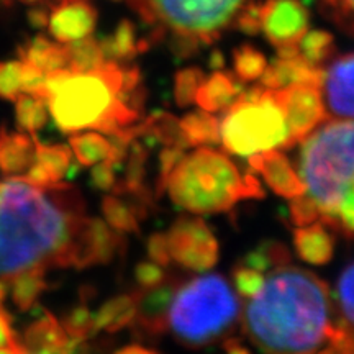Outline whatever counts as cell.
<instances>
[{"mask_svg":"<svg viewBox=\"0 0 354 354\" xmlns=\"http://www.w3.org/2000/svg\"><path fill=\"white\" fill-rule=\"evenodd\" d=\"M299 55L313 66H323L333 56L335 39L325 30H307L297 43Z\"/></svg>","mask_w":354,"mask_h":354,"instance_id":"cell-29","label":"cell"},{"mask_svg":"<svg viewBox=\"0 0 354 354\" xmlns=\"http://www.w3.org/2000/svg\"><path fill=\"white\" fill-rule=\"evenodd\" d=\"M180 130L189 146H207L220 143V120L205 110L185 113L179 120Z\"/></svg>","mask_w":354,"mask_h":354,"instance_id":"cell-25","label":"cell"},{"mask_svg":"<svg viewBox=\"0 0 354 354\" xmlns=\"http://www.w3.org/2000/svg\"><path fill=\"white\" fill-rule=\"evenodd\" d=\"M20 2H26V3H35V2H38V0H20Z\"/></svg>","mask_w":354,"mask_h":354,"instance_id":"cell-48","label":"cell"},{"mask_svg":"<svg viewBox=\"0 0 354 354\" xmlns=\"http://www.w3.org/2000/svg\"><path fill=\"white\" fill-rule=\"evenodd\" d=\"M171 259L194 272H205L218 261L220 246L209 225L197 216H180L166 233Z\"/></svg>","mask_w":354,"mask_h":354,"instance_id":"cell-9","label":"cell"},{"mask_svg":"<svg viewBox=\"0 0 354 354\" xmlns=\"http://www.w3.org/2000/svg\"><path fill=\"white\" fill-rule=\"evenodd\" d=\"M123 63L105 61L87 73L61 68L46 74L41 97L55 125L64 133L94 130L122 88Z\"/></svg>","mask_w":354,"mask_h":354,"instance_id":"cell-5","label":"cell"},{"mask_svg":"<svg viewBox=\"0 0 354 354\" xmlns=\"http://www.w3.org/2000/svg\"><path fill=\"white\" fill-rule=\"evenodd\" d=\"M37 136L26 131H0V172L25 176L37 156Z\"/></svg>","mask_w":354,"mask_h":354,"instance_id":"cell-16","label":"cell"},{"mask_svg":"<svg viewBox=\"0 0 354 354\" xmlns=\"http://www.w3.org/2000/svg\"><path fill=\"white\" fill-rule=\"evenodd\" d=\"M15 118L19 130L35 135L46 125L50 112L46 100L37 94H20L15 100Z\"/></svg>","mask_w":354,"mask_h":354,"instance_id":"cell-28","label":"cell"},{"mask_svg":"<svg viewBox=\"0 0 354 354\" xmlns=\"http://www.w3.org/2000/svg\"><path fill=\"white\" fill-rule=\"evenodd\" d=\"M97 24V10L87 0H57L44 12V26L55 41L68 44L91 37Z\"/></svg>","mask_w":354,"mask_h":354,"instance_id":"cell-12","label":"cell"},{"mask_svg":"<svg viewBox=\"0 0 354 354\" xmlns=\"http://www.w3.org/2000/svg\"><path fill=\"white\" fill-rule=\"evenodd\" d=\"M245 3L246 0H130L151 26L153 38L169 35L172 50L184 57L214 43Z\"/></svg>","mask_w":354,"mask_h":354,"instance_id":"cell-7","label":"cell"},{"mask_svg":"<svg viewBox=\"0 0 354 354\" xmlns=\"http://www.w3.org/2000/svg\"><path fill=\"white\" fill-rule=\"evenodd\" d=\"M177 286L174 282H162L161 286L149 290H140L138 304H136V325L146 333L158 335L167 330V312H169L172 297Z\"/></svg>","mask_w":354,"mask_h":354,"instance_id":"cell-15","label":"cell"},{"mask_svg":"<svg viewBox=\"0 0 354 354\" xmlns=\"http://www.w3.org/2000/svg\"><path fill=\"white\" fill-rule=\"evenodd\" d=\"M310 13L302 0H266L259 3V26L274 48L297 44L308 30Z\"/></svg>","mask_w":354,"mask_h":354,"instance_id":"cell-11","label":"cell"},{"mask_svg":"<svg viewBox=\"0 0 354 354\" xmlns=\"http://www.w3.org/2000/svg\"><path fill=\"white\" fill-rule=\"evenodd\" d=\"M117 169L110 165L109 161L97 162L92 166L91 171V183L95 189L104 190V192H110L113 190L115 184H117V176H115Z\"/></svg>","mask_w":354,"mask_h":354,"instance_id":"cell-42","label":"cell"},{"mask_svg":"<svg viewBox=\"0 0 354 354\" xmlns=\"http://www.w3.org/2000/svg\"><path fill=\"white\" fill-rule=\"evenodd\" d=\"M66 333L71 338L86 339L88 335L94 333V313L88 310L87 305H77L66 315L63 320Z\"/></svg>","mask_w":354,"mask_h":354,"instance_id":"cell-36","label":"cell"},{"mask_svg":"<svg viewBox=\"0 0 354 354\" xmlns=\"http://www.w3.org/2000/svg\"><path fill=\"white\" fill-rule=\"evenodd\" d=\"M20 59L26 61L35 68L41 69L43 73H51V71L66 68V48L64 44L55 41L46 37H35L26 41L20 48Z\"/></svg>","mask_w":354,"mask_h":354,"instance_id":"cell-23","label":"cell"},{"mask_svg":"<svg viewBox=\"0 0 354 354\" xmlns=\"http://www.w3.org/2000/svg\"><path fill=\"white\" fill-rule=\"evenodd\" d=\"M0 354H71V338L68 343L59 346H33V344H25L19 338L13 346L0 349Z\"/></svg>","mask_w":354,"mask_h":354,"instance_id":"cell-44","label":"cell"},{"mask_svg":"<svg viewBox=\"0 0 354 354\" xmlns=\"http://www.w3.org/2000/svg\"><path fill=\"white\" fill-rule=\"evenodd\" d=\"M322 7L339 28L354 33V0H322Z\"/></svg>","mask_w":354,"mask_h":354,"instance_id":"cell-38","label":"cell"},{"mask_svg":"<svg viewBox=\"0 0 354 354\" xmlns=\"http://www.w3.org/2000/svg\"><path fill=\"white\" fill-rule=\"evenodd\" d=\"M240 313V300L227 279L203 274L177 287L166 325L177 342L197 348L223 338Z\"/></svg>","mask_w":354,"mask_h":354,"instance_id":"cell-6","label":"cell"},{"mask_svg":"<svg viewBox=\"0 0 354 354\" xmlns=\"http://www.w3.org/2000/svg\"><path fill=\"white\" fill-rule=\"evenodd\" d=\"M294 246L299 258L313 266L330 263L335 253V238L320 221L294 230Z\"/></svg>","mask_w":354,"mask_h":354,"instance_id":"cell-20","label":"cell"},{"mask_svg":"<svg viewBox=\"0 0 354 354\" xmlns=\"http://www.w3.org/2000/svg\"><path fill=\"white\" fill-rule=\"evenodd\" d=\"M323 68L307 63L302 56L292 57H274L271 64L266 66L259 81L264 88H282L294 82H320Z\"/></svg>","mask_w":354,"mask_h":354,"instance_id":"cell-17","label":"cell"},{"mask_svg":"<svg viewBox=\"0 0 354 354\" xmlns=\"http://www.w3.org/2000/svg\"><path fill=\"white\" fill-rule=\"evenodd\" d=\"M3 2H6V0H0V6H2V3H3Z\"/></svg>","mask_w":354,"mask_h":354,"instance_id":"cell-49","label":"cell"},{"mask_svg":"<svg viewBox=\"0 0 354 354\" xmlns=\"http://www.w3.org/2000/svg\"><path fill=\"white\" fill-rule=\"evenodd\" d=\"M140 290L131 294H120L105 300L94 313V331L105 330L113 333L131 325L136 315Z\"/></svg>","mask_w":354,"mask_h":354,"instance_id":"cell-22","label":"cell"},{"mask_svg":"<svg viewBox=\"0 0 354 354\" xmlns=\"http://www.w3.org/2000/svg\"><path fill=\"white\" fill-rule=\"evenodd\" d=\"M322 95L326 113L354 120V51L336 57L323 69Z\"/></svg>","mask_w":354,"mask_h":354,"instance_id":"cell-13","label":"cell"},{"mask_svg":"<svg viewBox=\"0 0 354 354\" xmlns=\"http://www.w3.org/2000/svg\"><path fill=\"white\" fill-rule=\"evenodd\" d=\"M289 131L284 112L271 88L243 91L220 120V143L228 153L248 158L268 149L286 148Z\"/></svg>","mask_w":354,"mask_h":354,"instance_id":"cell-8","label":"cell"},{"mask_svg":"<svg viewBox=\"0 0 354 354\" xmlns=\"http://www.w3.org/2000/svg\"><path fill=\"white\" fill-rule=\"evenodd\" d=\"M284 112L287 131L286 148H294L328 118L320 82H294L274 91Z\"/></svg>","mask_w":354,"mask_h":354,"instance_id":"cell-10","label":"cell"},{"mask_svg":"<svg viewBox=\"0 0 354 354\" xmlns=\"http://www.w3.org/2000/svg\"><path fill=\"white\" fill-rule=\"evenodd\" d=\"M149 38H140L135 25L130 20H122L112 33L99 39L100 50L107 61L128 63L136 55L148 50Z\"/></svg>","mask_w":354,"mask_h":354,"instance_id":"cell-21","label":"cell"},{"mask_svg":"<svg viewBox=\"0 0 354 354\" xmlns=\"http://www.w3.org/2000/svg\"><path fill=\"white\" fill-rule=\"evenodd\" d=\"M299 145L297 172L318 221L354 240V120H325Z\"/></svg>","mask_w":354,"mask_h":354,"instance_id":"cell-3","label":"cell"},{"mask_svg":"<svg viewBox=\"0 0 354 354\" xmlns=\"http://www.w3.org/2000/svg\"><path fill=\"white\" fill-rule=\"evenodd\" d=\"M223 64H225L223 57H221L218 53H214V56H212V59H210L212 68H221V66H223Z\"/></svg>","mask_w":354,"mask_h":354,"instance_id":"cell-47","label":"cell"},{"mask_svg":"<svg viewBox=\"0 0 354 354\" xmlns=\"http://www.w3.org/2000/svg\"><path fill=\"white\" fill-rule=\"evenodd\" d=\"M148 256L153 263H156L162 268H167L172 263L169 254V246H167L166 233H153L148 238Z\"/></svg>","mask_w":354,"mask_h":354,"instance_id":"cell-43","label":"cell"},{"mask_svg":"<svg viewBox=\"0 0 354 354\" xmlns=\"http://www.w3.org/2000/svg\"><path fill=\"white\" fill-rule=\"evenodd\" d=\"M225 348H227L228 354H250V351H248L245 346H241V344L234 342V339H230V342L225 344Z\"/></svg>","mask_w":354,"mask_h":354,"instance_id":"cell-45","label":"cell"},{"mask_svg":"<svg viewBox=\"0 0 354 354\" xmlns=\"http://www.w3.org/2000/svg\"><path fill=\"white\" fill-rule=\"evenodd\" d=\"M289 214H290L292 223L297 225V227H305V225L318 221V214H317L315 205H313L312 201H310L305 194L295 198H290Z\"/></svg>","mask_w":354,"mask_h":354,"instance_id":"cell-41","label":"cell"},{"mask_svg":"<svg viewBox=\"0 0 354 354\" xmlns=\"http://www.w3.org/2000/svg\"><path fill=\"white\" fill-rule=\"evenodd\" d=\"M248 268L256 269L259 272H266L269 269H276L279 266L290 263L289 250L279 241H264L258 248L251 250L240 261Z\"/></svg>","mask_w":354,"mask_h":354,"instance_id":"cell-30","label":"cell"},{"mask_svg":"<svg viewBox=\"0 0 354 354\" xmlns=\"http://www.w3.org/2000/svg\"><path fill=\"white\" fill-rule=\"evenodd\" d=\"M100 210L109 227L120 233H138L141 215L130 198L120 194H107L102 198Z\"/></svg>","mask_w":354,"mask_h":354,"instance_id":"cell-24","label":"cell"},{"mask_svg":"<svg viewBox=\"0 0 354 354\" xmlns=\"http://www.w3.org/2000/svg\"><path fill=\"white\" fill-rule=\"evenodd\" d=\"M233 284L238 294L243 299H251L258 294L261 287L264 284V272L256 271V269L248 268V266L238 263L232 271Z\"/></svg>","mask_w":354,"mask_h":354,"instance_id":"cell-37","label":"cell"},{"mask_svg":"<svg viewBox=\"0 0 354 354\" xmlns=\"http://www.w3.org/2000/svg\"><path fill=\"white\" fill-rule=\"evenodd\" d=\"M166 190L177 207L197 215L223 214L243 201L266 197L253 172L241 174L227 154L207 146L180 158Z\"/></svg>","mask_w":354,"mask_h":354,"instance_id":"cell-4","label":"cell"},{"mask_svg":"<svg viewBox=\"0 0 354 354\" xmlns=\"http://www.w3.org/2000/svg\"><path fill=\"white\" fill-rule=\"evenodd\" d=\"M73 151L68 145H43L37 141V156L25 177L35 184L53 185L68 176Z\"/></svg>","mask_w":354,"mask_h":354,"instance_id":"cell-19","label":"cell"},{"mask_svg":"<svg viewBox=\"0 0 354 354\" xmlns=\"http://www.w3.org/2000/svg\"><path fill=\"white\" fill-rule=\"evenodd\" d=\"M135 281L140 290H149L161 286L166 281V272L162 266L149 261H141L135 268Z\"/></svg>","mask_w":354,"mask_h":354,"instance_id":"cell-39","label":"cell"},{"mask_svg":"<svg viewBox=\"0 0 354 354\" xmlns=\"http://www.w3.org/2000/svg\"><path fill=\"white\" fill-rule=\"evenodd\" d=\"M69 148L82 166H94L97 162L107 161L110 154V143L99 131L73 133L69 138Z\"/></svg>","mask_w":354,"mask_h":354,"instance_id":"cell-26","label":"cell"},{"mask_svg":"<svg viewBox=\"0 0 354 354\" xmlns=\"http://www.w3.org/2000/svg\"><path fill=\"white\" fill-rule=\"evenodd\" d=\"M241 323L264 354H317L335 325L328 286L307 269L279 266L248 299Z\"/></svg>","mask_w":354,"mask_h":354,"instance_id":"cell-2","label":"cell"},{"mask_svg":"<svg viewBox=\"0 0 354 354\" xmlns=\"http://www.w3.org/2000/svg\"><path fill=\"white\" fill-rule=\"evenodd\" d=\"M88 220L73 185H39L25 176L0 179V286L50 269L92 264Z\"/></svg>","mask_w":354,"mask_h":354,"instance_id":"cell-1","label":"cell"},{"mask_svg":"<svg viewBox=\"0 0 354 354\" xmlns=\"http://www.w3.org/2000/svg\"><path fill=\"white\" fill-rule=\"evenodd\" d=\"M248 158H250L248 162H250L251 169L259 172L264 183L279 197L290 201V198L305 194V185L299 172L294 169V166L290 165L289 158L284 153L268 149V151L251 154Z\"/></svg>","mask_w":354,"mask_h":354,"instance_id":"cell-14","label":"cell"},{"mask_svg":"<svg viewBox=\"0 0 354 354\" xmlns=\"http://www.w3.org/2000/svg\"><path fill=\"white\" fill-rule=\"evenodd\" d=\"M184 154H185L184 149L179 148V146H165L162 151L159 153V176L156 183L158 196H161V194L166 190V184H167V179H169L171 172Z\"/></svg>","mask_w":354,"mask_h":354,"instance_id":"cell-40","label":"cell"},{"mask_svg":"<svg viewBox=\"0 0 354 354\" xmlns=\"http://www.w3.org/2000/svg\"><path fill=\"white\" fill-rule=\"evenodd\" d=\"M21 76L24 64L20 59L0 61V97L15 100L21 94Z\"/></svg>","mask_w":354,"mask_h":354,"instance_id":"cell-35","label":"cell"},{"mask_svg":"<svg viewBox=\"0 0 354 354\" xmlns=\"http://www.w3.org/2000/svg\"><path fill=\"white\" fill-rule=\"evenodd\" d=\"M245 91L243 82L234 74L227 71H215L209 77L203 79L201 87L197 88L194 104L198 109L209 113H216L227 110L238 95Z\"/></svg>","mask_w":354,"mask_h":354,"instance_id":"cell-18","label":"cell"},{"mask_svg":"<svg viewBox=\"0 0 354 354\" xmlns=\"http://www.w3.org/2000/svg\"><path fill=\"white\" fill-rule=\"evenodd\" d=\"M336 299L344 323L354 330V261L339 274L336 282Z\"/></svg>","mask_w":354,"mask_h":354,"instance_id":"cell-34","label":"cell"},{"mask_svg":"<svg viewBox=\"0 0 354 354\" xmlns=\"http://www.w3.org/2000/svg\"><path fill=\"white\" fill-rule=\"evenodd\" d=\"M66 48V68L76 73L94 71L105 63L104 53L100 50L99 39L87 37L77 41L64 44Z\"/></svg>","mask_w":354,"mask_h":354,"instance_id":"cell-27","label":"cell"},{"mask_svg":"<svg viewBox=\"0 0 354 354\" xmlns=\"http://www.w3.org/2000/svg\"><path fill=\"white\" fill-rule=\"evenodd\" d=\"M205 79L202 69L198 68H184L179 69L174 76V100L177 107L187 109L194 104L197 88Z\"/></svg>","mask_w":354,"mask_h":354,"instance_id":"cell-33","label":"cell"},{"mask_svg":"<svg viewBox=\"0 0 354 354\" xmlns=\"http://www.w3.org/2000/svg\"><path fill=\"white\" fill-rule=\"evenodd\" d=\"M117 354H158L151 351V349H146V348H141V346H127L118 351Z\"/></svg>","mask_w":354,"mask_h":354,"instance_id":"cell-46","label":"cell"},{"mask_svg":"<svg viewBox=\"0 0 354 354\" xmlns=\"http://www.w3.org/2000/svg\"><path fill=\"white\" fill-rule=\"evenodd\" d=\"M46 289V274L33 272L15 279L8 286V295H10L12 302L20 310H28L38 302V299L41 297V294Z\"/></svg>","mask_w":354,"mask_h":354,"instance_id":"cell-31","label":"cell"},{"mask_svg":"<svg viewBox=\"0 0 354 354\" xmlns=\"http://www.w3.org/2000/svg\"><path fill=\"white\" fill-rule=\"evenodd\" d=\"M268 59L258 48L251 44H243L233 51V69L234 76L241 82H254L264 73Z\"/></svg>","mask_w":354,"mask_h":354,"instance_id":"cell-32","label":"cell"}]
</instances>
